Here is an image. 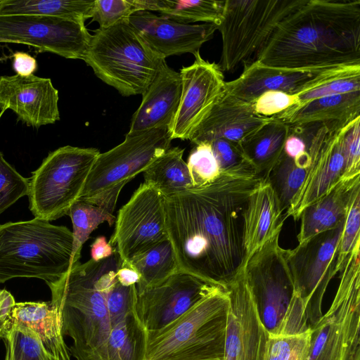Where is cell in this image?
<instances>
[{"instance_id":"cell-1","label":"cell","mask_w":360,"mask_h":360,"mask_svg":"<svg viewBox=\"0 0 360 360\" xmlns=\"http://www.w3.org/2000/svg\"><path fill=\"white\" fill-rule=\"evenodd\" d=\"M264 180L221 173L205 185L164 196L166 230L179 271L226 290L244 269V212Z\"/></svg>"},{"instance_id":"cell-2","label":"cell","mask_w":360,"mask_h":360,"mask_svg":"<svg viewBox=\"0 0 360 360\" xmlns=\"http://www.w3.org/2000/svg\"><path fill=\"white\" fill-rule=\"evenodd\" d=\"M255 60L292 69L360 65V0H307L281 21Z\"/></svg>"},{"instance_id":"cell-3","label":"cell","mask_w":360,"mask_h":360,"mask_svg":"<svg viewBox=\"0 0 360 360\" xmlns=\"http://www.w3.org/2000/svg\"><path fill=\"white\" fill-rule=\"evenodd\" d=\"M120 266L115 250L98 262H78L59 279L46 283L51 301L60 314L63 334L72 340L70 354L77 360H108L111 324L106 299Z\"/></svg>"},{"instance_id":"cell-4","label":"cell","mask_w":360,"mask_h":360,"mask_svg":"<svg viewBox=\"0 0 360 360\" xmlns=\"http://www.w3.org/2000/svg\"><path fill=\"white\" fill-rule=\"evenodd\" d=\"M73 236L34 218L0 225V283L14 278L54 282L72 267Z\"/></svg>"},{"instance_id":"cell-5","label":"cell","mask_w":360,"mask_h":360,"mask_svg":"<svg viewBox=\"0 0 360 360\" xmlns=\"http://www.w3.org/2000/svg\"><path fill=\"white\" fill-rule=\"evenodd\" d=\"M228 305L226 290L218 291L147 333L146 360L223 359Z\"/></svg>"},{"instance_id":"cell-6","label":"cell","mask_w":360,"mask_h":360,"mask_svg":"<svg viewBox=\"0 0 360 360\" xmlns=\"http://www.w3.org/2000/svg\"><path fill=\"white\" fill-rule=\"evenodd\" d=\"M129 22L94 31L84 61L124 96L143 94L163 60Z\"/></svg>"},{"instance_id":"cell-7","label":"cell","mask_w":360,"mask_h":360,"mask_svg":"<svg viewBox=\"0 0 360 360\" xmlns=\"http://www.w3.org/2000/svg\"><path fill=\"white\" fill-rule=\"evenodd\" d=\"M172 140L168 127L128 132L121 143L100 153L78 200L113 214L123 187L169 149Z\"/></svg>"},{"instance_id":"cell-8","label":"cell","mask_w":360,"mask_h":360,"mask_svg":"<svg viewBox=\"0 0 360 360\" xmlns=\"http://www.w3.org/2000/svg\"><path fill=\"white\" fill-rule=\"evenodd\" d=\"M307 0H225L217 25L222 40L219 68L233 72L255 61L281 21Z\"/></svg>"},{"instance_id":"cell-9","label":"cell","mask_w":360,"mask_h":360,"mask_svg":"<svg viewBox=\"0 0 360 360\" xmlns=\"http://www.w3.org/2000/svg\"><path fill=\"white\" fill-rule=\"evenodd\" d=\"M360 242L344 260L326 314L311 327L308 360H349L360 347Z\"/></svg>"},{"instance_id":"cell-10","label":"cell","mask_w":360,"mask_h":360,"mask_svg":"<svg viewBox=\"0 0 360 360\" xmlns=\"http://www.w3.org/2000/svg\"><path fill=\"white\" fill-rule=\"evenodd\" d=\"M99 154L94 148L71 146L50 153L30 179L27 195L34 218L50 221L68 214Z\"/></svg>"},{"instance_id":"cell-11","label":"cell","mask_w":360,"mask_h":360,"mask_svg":"<svg viewBox=\"0 0 360 360\" xmlns=\"http://www.w3.org/2000/svg\"><path fill=\"white\" fill-rule=\"evenodd\" d=\"M276 235L248 261L243 273L259 317L269 335H281L295 294L286 250Z\"/></svg>"},{"instance_id":"cell-12","label":"cell","mask_w":360,"mask_h":360,"mask_svg":"<svg viewBox=\"0 0 360 360\" xmlns=\"http://www.w3.org/2000/svg\"><path fill=\"white\" fill-rule=\"evenodd\" d=\"M345 219L335 228L313 236L293 249L286 250L295 293L302 303L310 327L323 316L326 290L338 273L337 250Z\"/></svg>"},{"instance_id":"cell-13","label":"cell","mask_w":360,"mask_h":360,"mask_svg":"<svg viewBox=\"0 0 360 360\" xmlns=\"http://www.w3.org/2000/svg\"><path fill=\"white\" fill-rule=\"evenodd\" d=\"M166 240L164 196L143 182L119 210L109 243L122 266Z\"/></svg>"},{"instance_id":"cell-14","label":"cell","mask_w":360,"mask_h":360,"mask_svg":"<svg viewBox=\"0 0 360 360\" xmlns=\"http://www.w3.org/2000/svg\"><path fill=\"white\" fill-rule=\"evenodd\" d=\"M359 117L320 124L312 133L307 141L311 164L288 210L287 217L299 220L307 207L328 193L342 179L345 165V136Z\"/></svg>"},{"instance_id":"cell-15","label":"cell","mask_w":360,"mask_h":360,"mask_svg":"<svg viewBox=\"0 0 360 360\" xmlns=\"http://www.w3.org/2000/svg\"><path fill=\"white\" fill-rule=\"evenodd\" d=\"M91 37L81 21L45 15H0V42L29 45L65 58L84 60Z\"/></svg>"},{"instance_id":"cell-16","label":"cell","mask_w":360,"mask_h":360,"mask_svg":"<svg viewBox=\"0 0 360 360\" xmlns=\"http://www.w3.org/2000/svg\"><path fill=\"white\" fill-rule=\"evenodd\" d=\"M220 290H225L179 271L162 283L137 293L133 313L147 333H154Z\"/></svg>"},{"instance_id":"cell-17","label":"cell","mask_w":360,"mask_h":360,"mask_svg":"<svg viewBox=\"0 0 360 360\" xmlns=\"http://www.w3.org/2000/svg\"><path fill=\"white\" fill-rule=\"evenodd\" d=\"M359 72L360 65L292 69L268 66L255 60L244 66L238 77L226 82L225 91L241 100L253 103L267 91L297 95L331 80Z\"/></svg>"},{"instance_id":"cell-18","label":"cell","mask_w":360,"mask_h":360,"mask_svg":"<svg viewBox=\"0 0 360 360\" xmlns=\"http://www.w3.org/2000/svg\"><path fill=\"white\" fill-rule=\"evenodd\" d=\"M193 64L179 72L181 94L169 131L171 139L189 140L225 91V80L218 64L203 59L200 52Z\"/></svg>"},{"instance_id":"cell-19","label":"cell","mask_w":360,"mask_h":360,"mask_svg":"<svg viewBox=\"0 0 360 360\" xmlns=\"http://www.w3.org/2000/svg\"><path fill=\"white\" fill-rule=\"evenodd\" d=\"M223 360H264L269 333L257 311L243 271L227 287Z\"/></svg>"},{"instance_id":"cell-20","label":"cell","mask_w":360,"mask_h":360,"mask_svg":"<svg viewBox=\"0 0 360 360\" xmlns=\"http://www.w3.org/2000/svg\"><path fill=\"white\" fill-rule=\"evenodd\" d=\"M58 91L51 79L34 75L0 77V118L7 110L18 120L39 128L60 120Z\"/></svg>"},{"instance_id":"cell-21","label":"cell","mask_w":360,"mask_h":360,"mask_svg":"<svg viewBox=\"0 0 360 360\" xmlns=\"http://www.w3.org/2000/svg\"><path fill=\"white\" fill-rule=\"evenodd\" d=\"M129 23L163 59L186 53L195 55L217 30L212 23H181L146 11L133 14Z\"/></svg>"},{"instance_id":"cell-22","label":"cell","mask_w":360,"mask_h":360,"mask_svg":"<svg viewBox=\"0 0 360 360\" xmlns=\"http://www.w3.org/2000/svg\"><path fill=\"white\" fill-rule=\"evenodd\" d=\"M271 120V117L257 114L252 103L241 100L224 91L189 141L195 145L211 143L217 139L240 143Z\"/></svg>"},{"instance_id":"cell-23","label":"cell","mask_w":360,"mask_h":360,"mask_svg":"<svg viewBox=\"0 0 360 360\" xmlns=\"http://www.w3.org/2000/svg\"><path fill=\"white\" fill-rule=\"evenodd\" d=\"M181 94L180 74L169 68L165 60L142 94L141 103L132 116L128 132L169 127L178 109Z\"/></svg>"},{"instance_id":"cell-24","label":"cell","mask_w":360,"mask_h":360,"mask_svg":"<svg viewBox=\"0 0 360 360\" xmlns=\"http://www.w3.org/2000/svg\"><path fill=\"white\" fill-rule=\"evenodd\" d=\"M286 219L276 195L265 179L249 198L244 212L245 266L257 251L281 233Z\"/></svg>"},{"instance_id":"cell-25","label":"cell","mask_w":360,"mask_h":360,"mask_svg":"<svg viewBox=\"0 0 360 360\" xmlns=\"http://www.w3.org/2000/svg\"><path fill=\"white\" fill-rule=\"evenodd\" d=\"M359 177L342 179L328 193L302 211L299 219L298 244L335 228L346 218L354 196L360 191Z\"/></svg>"},{"instance_id":"cell-26","label":"cell","mask_w":360,"mask_h":360,"mask_svg":"<svg viewBox=\"0 0 360 360\" xmlns=\"http://www.w3.org/2000/svg\"><path fill=\"white\" fill-rule=\"evenodd\" d=\"M7 320L32 330L53 360H71L62 332L60 314L51 301L15 303Z\"/></svg>"},{"instance_id":"cell-27","label":"cell","mask_w":360,"mask_h":360,"mask_svg":"<svg viewBox=\"0 0 360 360\" xmlns=\"http://www.w3.org/2000/svg\"><path fill=\"white\" fill-rule=\"evenodd\" d=\"M360 116V91L315 98L293 105L272 117L291 127L353 120Z\"/></svg>"},{"instance_id":"cell-28","label":"cell","mask_w":360,"mask_h":360,"mask_svg":"<svg viewBox=\"0 0 360 360\" xmlns=\"http://www.w3.org/2000/svg\"><path fill=\"white\" fill-rule=\"evenodd\" d=\"M271 122L240 143L257 174L266 179L280 158L291 127L271 117Z\"/></svg>"},{"instance_id":"cell-29","label":"cell","mask_w":360,"mask_h":360,"mask_svg":"<svg viewBox=\"0 0 360 360\" xmlns=\"http://www.w3.org/2000/svg\"><path fill=\"white\" fill-rule=\"evenodd\" d=\"M139 11H157L160 15L185 24L202 22L217 25L225 1L134 0Z\"/></svg>"},{"instance_id":"cell-30","label":"cell","mask_w":360,"mask_h":360,"mask_svg":"<svg viewBox=\"0 0 360 360\" xmlns=\"http://www.w3.org/2000/svg\"><path fill=\"white\" fill-rule=\"evenodd\" d=\"M184 151L179 147L167 149L144 171V183L163 196L193 187L187 164L183 159Z\"/></svg>"},{"instance_id":"cell-31","label":"cell","mask_w":360,"mask_h":360,"mask_svg":"<svg viewBox=\"0 0 360 360\" xmlns=\"http://www.w3.org/2000/svg\"><path fill=\"white\" fill-rule=\"evenodd\" d=\"M94 1L2 0L0 15H34L85 22L91 18Z\"/></svg>"},{"instance_id":"cell-32","label":"cell","mask_w":360,"mask_h":360,"mask_svg":"<svg viewBox=\"0 0 360 360\" xmlns=\"http://www.w3.org/2000/svg\"><path fill=\"white\" fill-rule=\"evenodd\" d=\"M122 266H129L139 274L140 279L136 285L137 293L162 283L179 271L169 239Z\"/></svg>"},{"instance_id":"cell-33","label":"cell","mask_w":360,"mask_h":360,"mask_svg":"<svg viewBox=\"0 0 360 360\" xmlns=\"http://www.w3.org/2000/svg\"><path fill=\"white\" fill-rule=\"evenodd\" d=\"M146 347L147 333L133 312L111 327L108 360H146Z\"/></svg>"},{"instance_id":"cell-34","label":"cell","mask_w":360,"mask_h":360,"mask_svg":"<svg viewBox=\"0 0 360 360\" xmlns=\"http://www.w3.org/2000/svg\"><path fill=\"white\" fill-rule=\"evenodd\" d=\"M68 215L72 220L73 228L72 266L79 262L82 246L89 239L91 232L104 222L112 226L116 218L113 214L96 205L80 200L72 205Z\"/></svg>"},{"instance_id":"cell-35","label":"cell","mask_w":360,"mask_h":360,"mask_svg":"<svg viewBox=\"0 0 360 360\" xmlns=\"http://www.w3.org/2000/svg\"><path fill=\"white\" fill-rule=\"evenodd\" d=\"M0 336L6 348L5 360H53L37 335L23 325L6 320Z\"/></svg>"},{"instance_id":"cell-36","label":"cell","mask_w":360,"mask_h":360,"mask_svg":"<svg viewBox=\"0 0 360 360\" xmlns=\"http://www.w3.org/2000/svg\"><path fill=\"white\" fill-rule=\"evenodd\" d=\"M307 172V169L298 167L294 160L283 151L265 179L276 195L286 217L291 202L301 187Z\"/></svg>"},{"instance_id":"cell-37","label":"cell","mask_w":360,"mask_h":360,"mask_svg":"<svg viewBox=\"0 0 360 360\" xmlns=\"http://www.w3.org/2000/svg\"><path fill=\"white\" fill-rule=\"evenodd\" d=\"M311 328L295 335H269L264 360H308Z\"/></svg>"},{"instance_id":"cell-38","label":"cell","mask_w":360,"mask_h":360,"mask_svg":"<svg viewBox=\"0 0 360 360\" xmlns=\"http://www.w3.org/2000/svg\"><path fill=\"white\" fill-rule=\"evenodd\" d=\"M220 173L257 174L240 143L217 139L210 143Z\"/></svg>"},{"instance_id":"cell-39","label":"cell","mask_w":360,"mask_h":360,"mask_svg":"<svg viewBox=\"0 0 360 360\" xmlns=\"http://www.w3.org/2000/svg\"><path fill=\"white\" fill-rule=\"evenodd\" d=\"M193 186L215 180L220 170L210 143H200L191 150L186 162Z\"/></svg>"},{"instance_id":"cell-40","label":"cell","mask_w":360,"mask_h":360,"mask_svg":"<svg viewBox=\"0 0 360 360\" xmlns=\"http://www.w3.org/2000/svg\"><path fill=\"white\" fill-rule=\"evenodd\" d=\"M30 179L20 175L0 152V214L28 194Z\"/></svg>"},{"instance_id":"cell-41","label":"cell","mask_w":360,"mask_h":360,"mask_svg":"<svg viewBox=\"0 0 360 360\" xmlns=\"http://www.w3.org/2000/svg\"><path fill=\"white\" fill-rule=\"evenodd\" d=\"M134 0H95L92 21L105 29L122 22H129V18L138 12Z\"/></svg>"},{"instance_id":"cell-42","label":"cell","mask_w":360,"mask_h":360,"mask_svg":"<svg viewBox=\"0 0 360 360\" xmlns=\"http://www.w3.org/2000/svg\"><path fill=\"white\" fill-rule=\"evenodd\" d=\"M360 241V191L354 196L349 207L337 250L336 266L340 271L344 260Z\"/></svg>"},{"instance_id":"cell-43","label":"cell","mask_w":360,"mask_h":360,"mask_svg":"<svg viewBox=\"0 0 360 360\" xmlns=\"http://www.w3.org/2000/svg\"><path fill=\"white\" fill-rule=\"evenodd\" d=\"M136 285L124 286L117 279L110 288L106 299L111 327L133 312Z\"/></svg>"},{"instance_id":"cell-44","label":"cell","mask_w":360,"mask_h":360,"mask_svg":"<svg viewBox=\"0 0 360 360\" xmlns=\"http://www.w3.org/2000/svg\"><path fill=\"white\" fill-rule=\"evenodd\" d=\"M356 91H360V73L342 77L297 94V102L295 105H300L321 97Z\"/></svg>"},{"instance_id":"cell-45","label":"cell","mask_w":360,"mask_h":360,"mask_svg":"<svg viewBox=\"0 0 360 360\" xmlns=\"http://www.w3.org/2000/svg\"><path fill=\"white\" fill-rule=\"evenodd\" d=\"M344 172L342 179L360 176V117L346 133L343 143Z\"/></svg>"},{"instance_id":"cell-46","label":"cell","mask_w":360,"mask_h":360,"mask_svg":"<svg viewBox=\"0 0 360 360\" xmlns=\"http://www.w3.org/2000/svg\"><path fill=\"white\" fill-rule=\"evenodd\" d=\"M297 102L296 95L279 91H267L257 97L252 104L257 114L271 117L295 105Z\"/></svg>"},{"instance_id":"cell-47","label":"cell","mask_w":360,"mask_h":360,"mask_svg":"<svg viewBox=\"0 0 360 360\" xmlns=\"http://www.w3.org/2000/svg\"><path fill=\"white\" fill-rule=\"evenodd\" d=\"M283 153L294 160L307 156V141L297 132L292 133L290 129L284 144Z\"/></svg>"},{"instance_id":"cell-48","label":"cell","mask_w":360,"mask_h":360,"mask_svg":"<svg viewBox=\"0 0 360 360\" xmlns=\"http://www.w3.org/2000/svg\"><path fill=\"white\" fill-rule=\"evenodd\" d=\"M13 68L16 75L28 77L34 75L37 68V63L31 55L19 51L13 56Z\"/></svg>"},{"instance_id":"cell-49","label":"cell","mask_w":360,"mask_h":360,"mask_svg":"<svg viewBox=\"0 0 360 360\" xmlns=\"http://www.w3.org/2000/svg\"><path fill=\"white\" fill-rule=\"evenodd\" d=\"M115 249L107 242L103 236H98L91 245V259L98 262L111 257Z\"/></svg>"},{"instance_id":"cell-50","label":"cell","mask_w":360,"mask_h":360,"mask_svg":"<svg viewBox=\"0 0 360 360\" xmlns=\"http://www.w3.org/2000/svg\"><path fill=\"white\" fill-rule=\"evenodd\" d=\"M118 282L124 286L136 285L140 279L139 274L129 266H121L116 272Z\"/></svg>"},{"instance_id":"cell-51","label":"cell","mask_w":360,"mask_h":360,"mask_svg":"<svg viewBox=\"0 0 360 360\" xmlns=\"http://www.w3.org/2000/svg\"><path fill=\"white\" fill-rule=\"evenodd\" d=\"M16 302L6 290H0V323L4 324Z\"/></svg>"},{"instance_id":"cell-52","label":"cell","mask_w":360,"mask_h":360,"mask_svg":"<svg viewBox=\"0 0 360 360\" xmlns=\"http://www.w3.org/2000/svg\"><path fill=\"white\" fill-rule=\"evenodd\" d=\"M349 360H360V347L352 354Z\"/></svg>"},{"instance_id":"cell-53","label":"cell","mask_w":360,"mask_h":360,"mask_svg":"<svg viewBox=\"0 0 360 360\" xmlns=\"http://www.w3.org/2000/svg\"><path fill=\"white\" fill-rule=\"evenodd\" d=\"M3 326H4V324L0 323V333H1V328H2V327H3ZM1 340V336H0V340Z\"/></svg>"},{"instance_id":"cell-54","label":"cell","mask_w":360,"mask_h":360,"mask_svg":"<svg viewBox=\"0 0 360 360\" xmlns=\"http://www.w3.org/2000/svg\"><path fill=\"white\" fill-rule=\"evenodd\" d=\"M213 360H223V359H213Z\"/></svg>"},{"instance_id":"cell-55","label":"cell","mask_w":360,"mask_h":360,"mask_svg":"<svg viewBox=\"0 0 360 360\" xmlns=\"http://www.w3.org/2000/svg\"><path fill=\"white\" fill-rule=\"evenodd\" d=\"M2 1V0H0V3Z\"/></svg>"}]
</instances>
